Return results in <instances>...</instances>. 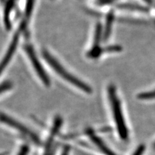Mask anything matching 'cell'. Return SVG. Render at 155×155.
<instances>
[{
	"mask_svg": "<svg viewBox=\"0 0 155 155\" xmlns=\"http://www.w3.org/2000/svg\"><path fill=\"white\" fill-rule=\"evenodd\" d=\"M27 21L24 19V20L21 22L20 26H19L18 31L16 32L15 35L14 36V38L11 41V45H10L1 63H0V76L2 75V72H3L5 69L6 67L9 64L10 61H11V60L12 59L14 52H15L16 50V48L18 44L19 35H20V34L22 32H23L25 30L26 27H27Z\"/></svg>",
	"mask_w": 155,
	"mask_h": 155,
	"instance_id": "cell-5",
	"label": "cell"
},
{
	"mask_svg": "<svg viewBox=\"0 0 155 155\" xmlns=\"http://www.w3.org/2000/svg\"><path fill=\"white\" fill-rule=\"evenodd\" d=\"M101 27L100 23L96 25L94 33V45L91 49L87 54L89 58H96L99 57L101 54L104 52V49H101L100 47V42L101 38Z\"/></svg>",
	"mask_w": 155,
	"mask_h": 155,
	"instance_id": "cell-7",
	"label": "cell"
},
{
	"mask_svg": "<svg viewBox=\"0 0 155 155\" xmlns=\"http://www.w3.org/2000/svg\"><path fill=\"white\" fill-rule=\"evenodd\" d=\"M29 152V147L28 145H24L21 147L18 155H28Z\"/></svg>",
	"mask_w": 155,
	"mask_h": 155,
	"instance_id": "cell-13",
	"label": "cell"
},
{
	"mask_svg": "<svg viewBox=\"0 0 155 155\" xmlns=\"http://www.w3.org/2000/svg\"><path fill=\"white\" fill-rule=\"evenodd\" d=\"M13 84L11 81H6L0 84V94L12 88Z\"/></svg>",
	"mask_w": 155,
	"mask_h": 155,
	"instance_id": "cell-12",
	"label": "cell"
},
{
	"mask_svg": "<svg viewBox=\"0 0 155 155\" xmlns=\"http://www.w3.org/2000/svg\"><path fill=\"white\" fill-rule=\"evenodd\" d=\"M70 149L69 147H65L64 149V151L61 153V155H69Z\"/></svg>",
	"mask_w": 155,
	"mask_h": 155,
	"instance_id": "cell-15",
	"label": "cell"
},
{
	"mask_svg": "<svg viewBox=\"0 0 155 155\" xmlns=\"http://www.w3.org/2000/svg\"><path fill=\"white\" fill-rule=\"evenodd\" d=\"M23 48L25 52L27 53L29 60L31 61V63L32 64L34 69H35L38 76L42 81L43 84L47 87L50 86L51 80L49 77L46 74L44 69L43 68V66L40 64V61L39 60L37 55L36 54L35 51L34 50L32 46L31 45L26 44L24 45Z\"/></svg>",
	"mask_w": 155,
	"mask_h": 155,
	"instance_id": "cell-4",
	"label": "cell"
},
{
	"mask_svg": "<svg viewBox=\"0 0 155 155\" xmlns=\"http://www.w3.org/2000/svg\"><path fill=\"white\" fill-rule=\"evenodd\" d=\"M138 98L140 100H153L155 98V90L147 92V93H143L138 95Z\"/></svg>",
	"mask_w": 155,
	"mask_h": 155,
	"instance_id": "cell-11",
	"label": "cell"
},
{
	"mask_svg": "<svg viewBox=\"0 0 155 155\" xmlns=\"http://www.w3.org/2000/svg\"><path fill=\"white\" fill-rule=\"evenodd\" d=\"M35 0H27L25 4V17L26 20L30 18L32 12V9L35 5Z\"/></svg>",
	"mask_w": 155,
	"mask_h": 155,
	"instance_id": "cell-10",
	"label": "cell"
},
{
	"mask_svg": "<svg viewBox=\"0 0 155 155\" xmlns=\"http://www.w3.org/2000/svg\"><path fill=\"white\" fill-rule=\"evenodd\" d=\"M0 122L15 129L19 133H22L23 135L27 136L28 138L31 139L32 141L38 145L41 144V140L36 134L27 127L25 125L18 122L16 120H14L11 116L4 113H0Z\"/></svg>",
	"mask_w": 155,
	"mask_h": 155,
	"instance_id": "cell-3",
	"label": "cell"
},
{
	"mask_svg": "<svg viewBox=\"0 0 155 155\" xmlns=\"http://www.w3.org/2000/svg\"><path fill=\"white\" fill-rule=\"evenodd\" d=\"M113 20H114V15L113 12L109 13L107 16L106 26H105V32L104 35V38L105 40H107L109 37V35L111 32V28H112Z\"/></svg>",
	"mask_w": 155,
	"mask_h": 155,
	"instance_id": "cell-9",
	"label": "cell"
},
{
	"mask_svg": "<svg viewBox=\"0 0 155 155\" xmlns=\"http://www.w3.org/2000/svg\"><path fill=\"white\" fill-rule=\"evenodd\" d=\"M42 54L43 58L47 62V64L51 67L52 69L58 75L61 77V78L68 81L69 84L73 85L81 91H84L85 93L87 94H91L92 93L93 90H92L91 87L89 85H87L84 81H82L80 79L77 78L74 75L69 73V72L67 71L64 67L61 65L60 63L54 58V56L48 52V51L47 50H43Z\"/></svg>",
	"mask_w": 155,
	"mask_h": 155,
	"instance_id": "cell-1",
	"label": "cell"
},
{
	"mask_svg": "<svg viewBox=\"0 0 155 155\" xmlns=\"http://www.w3.org/2000/svg\"><path fill=\"white\" fill-rule=\"evenodd\" d=\"M154 149H155V143H154Z\"/></svg>",
	"mask_w": 155,
	"mask_h": 155,
	"instance_id": "cell-17",
	"label": "cell"
},
{
	"mask_svg": "<svg viewBox=\"0 0 155 155\" xmlns=\"http://www.w3.org/2000/svg\"><path fill=\"white\" fill-rule=\"evenodd\" d=\"M108 96L118 134L122 140H127L129 136L127 127L122 114L120 100L116 94V88L113 85H110L108 87Z\"/></svg>",
	"mask_w": 155,
	"mask_h": 155,
	"instance_id": "cell-2",
	"label": "cell"
},
{
	"mask_svg": "<svg viewBox=\"0 0 155 155\" xmlns=\"http://www.w3.org/2000/svg\"><path fill=\"white\" fill-rule=\"evenodd\" d=\"M89 134L92 141L96 144V146L99 148L100 151L105 155H116L114 152L111 151L109 147L107 146L106 144L101 140L100 138L97 137L96 135L91 131L89 133Z\"/></svg>",
	"mask_w": 155,
	"mask_h": 155,
	"instance_id": "cell-8",
	"label": "cell"
},
{
	"mask_svg": "<svg viewBox=\"0 0 155 155\" xmlns=\"http://www.w3.org/2000/svg\"><path fill=\"white\" fill-rule=\"evenodd\" d=\"M145 145H140V146L135 151L133 155H142L145 151Z\"/></svg>",
	"mask_w": 155,
	"mask_h": 155,
	"instance_id": "cell-14",
	"label": "cell"
},
{
	"mask_svg": "<svg viewBox=\"0 0 155 155\" xmlns=\"http://www.w3.org/2000/svg\"><path fill=\"white\" fill-rule=\"evenodd\" d=\"M7 153H0V155H7Z\"/></svg>",
	"mask_w": 155,
	"mask_h": 155,
	"instance_id": "cell-16",
	"label": "cell"
},
{
	"mask_svg": "<svg viewBox=\"0 0 155 155\" xmlns=\"http://www.w3.org/2000/svg\"><path fill=\"white\" fill-rule=\"evenodd\" d=\"M62 124H63L62 118L59 116H56L54 121V123H53V126L51 130L50 134L48 136L47 142L45 145V154L51 152L52 150V145L54 141V138L56 137L58 132L60 131V129L61 127Z\"/></svg>",
	"mask_w": 155,
	"mask_h": 155,
	"instance_id": "cell-6",
	"label": "cell"
}]
</instances>
